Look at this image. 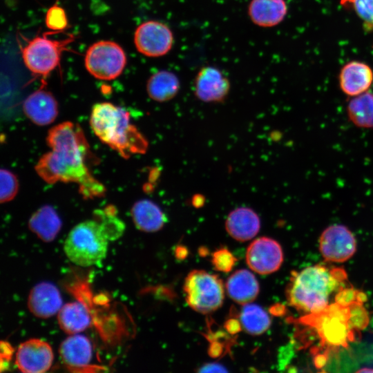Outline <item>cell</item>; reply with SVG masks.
Masks as SVG:
<instances>
[{
    "label": "cell",
    "instance_id": "obj_7",
    "mask_svg": "<svg viewBox=\"0 0 373 373\" xmlns=\"http://www.w3.org/2000/svg\"><path fill=\"white\" fill-rule=\"evenodd\" d=\"M84 63L92 76L108 81L122 74L126 64V56L118 44L112 41H99L88 48Z\"/></svg>",
    "mask_w": 373,
    "mask_h": 373
},
{
    "label": "cell",
    "instance_id": "obj_22",
    "mask_svg": "<svg viewBox=\"0 0 373 373\" xmlns=\"http://www.w3.org/2000/svg\"><path fill=\"white\" fill-rule=\"evenodd\" d=\"M57 321L61 329L70 335L87 329L90 324L91 317L83 303L74 301L62 305L57 313Z\"/></svg>",
    "mask_w": 373,
    "mask_h": 373
},
{
    "label": "cell",
    "instance_id": "obj_24",
    "mask_svg": "<svg viewBox=\"0 0 373 373\" xmlns=\"http://www.w3.org/2000/svg\"><path fill=\"white\" fill-rule=\"evenodd\" d=\"M350 120L360 128H373V93L365 92L354 96L347 105Z\"/></svg>",
    "mask_w": 373,
    "mask_h": 373
},
{
    "label": "cell",
    "instance_id": "obj_19",
    "mask_svg": "<svg viewBox=\"0 0 373 373\" xmlns=\"http://www.w3.org/2000/svg\"><path fill=\"white\" fill-rule=\"evenodd\" d=\"M226 289L227 294L233 301L245 305L257 297L259 293V284L251 271L240 269L229 277Z\"/></svg>",
    "mask_w": 373,
    "mask_h": 373
},
{
    "label": "cell",
    "instance_id": "obj_30",
    "mask_svg": "<svg viewBox=\"0 0 373 373\" xmlns=\"http://www.w3.org/2000/svg\"><path fill=\"white\" fill-rule=\"evenodd\" d=\"M14 352V350L11 345L8 343L6 341H1V367L5 363L3 369L1 371H3V368L6 367V369L8 367L9 361L12 357V353Z\"/></svg>",
    "mask_w": 373,
    "mask_h": 373
},
{
    "label": "cell",
    "instance_id": "obj_2",
    "mask_svg": "<svg viewBox=\"0 0 373 373\" xmlns=\"http://www.w3.org/2000/svg\"><path fill=\"white\" fill-rule=\"evenodd\" d=\"M124 229V223L114 206L96 209L90 219L71 229L64 241V253L80 267L99 264L106 256L109 242L120 237Z\"/></svg>",
    "mask_w": 373,
    "mask_h": 373
},
{
    "label": "cell",
    "instance_id": "obj_3",
    "mask_svg": "<svg viewBox=\"0 0 373 373\" xmlns=\"http://www.w3.org/2000/svg\"><path fill=\"white\" fill-rule=\"evenodd\" d=\"M90 125L95 135L122 157L143 154L149 143L130 121L129 113L109 102L95 104L91 111Z\"/></svg>",
    "mask_w": 373,
    "mask_h": 373
},
{
    "label": "cell",
    "instance_id": "obj_28",
    "mask_svg": "<svg viewBox=\"0 0 373 373\" xmlns=\"http://www.w3.org/2000/svg\"><path fill=\"white\" fill-rule=\"evenodd\" d=\"M45 23L52 31L64 30L68 26V19L65 10L57 3L50 6L46 15Z\"/></svg>",
    "mask_w": 373,
    "mask_h": 373
},
{
    "label": "cell",
    "instance_id": "obj_8",
    "mask_svg": "<svg viewBox=\"0 0 373 373\" xmlns=\"http://www.w3.org/2000/svg\"><path fill=\"white\" fill-rule=\"evenodd\" d=\"M174 43L172 30L167 24L160 21H146L137 27L134 33L137 50L148 57H160L167 55Z\"/></svg>",
    "mask_w": 373,
    "mask_h": 373
},
{
    "label": "cell",
    "instance_id": "obj_21",
    "mask_svg": "<svg viewBox=\"0 0 373 373\" xmlns=\"http://www.w3.org/2000/svg\"><path fill=\"white\" fill-rule=\"evenodd\" d=\"M61 220L55 209L44 205L32 213L28 220V227L37 236L46 242L55 239L61 230Z\"/></svg>",
    "mask_w": 373,
    "mask_h": 373
},
{
    "label": "cell",
    "instance_id": "obj_29",
    "mask_svg": "<svg viewBox=\"0 0 373 373\" xmlns=\"http://www.w3.org/2000/svg\"><path fill=\"white\" fill-rule=\"evenodd\" d=\"M236 259L226 248L216 250L212 256V264L214 268L220 271H231L236 263Z\"/></svg>",
    "mask_w": 373,
    "mask_h": 373
},
{
    "label": "cell",
    "instance_id": "obj_5",
    "mask_svg": "<svg viewBox=\"0 0 373 373\" xmlns=\"http://www.w3.org/2000/svg\"><path fill=\"white\" fill-rule=\"evenodd\" d=\"M186 300L193 310L209 314L220 307L224 298L222 280L203 270H193L184 283Z\"/></svg>",
    "mask_w": 373,
    "mask_h": 373
},
{
    "label": "cell",
    "instance_id": "obj_20",
    "mask_svg": "<svg viewBox=\"0 0 373 373\" xmlns=\"http://www.w3.org/2000/svg\"><path fill=\"white\" fill-rule=\"evenodd\" d=\"M131 216L137 229L148 233L160 230L166 222V216L160 207L148 199L134 203Z\"/></svg>",
    "mask_w": 373,
    "mask_h": 373
},
{
    "label": "cell",
    "instance_id": "obj_25",
    "mask_svg": "<svg viewBox=\"0 0 373 373\" xmlns=\"http://www.w3.org/2000/svg\"><path fill=\"white\" fill-rule=\"evenodd\" d=\"M240 321L243 329L251 335L263 334L271 325L268 314L255 304L245 305L240 312Z\"/></svg>",
    "mask_w": 373,
    "mask_h": 373
},
{
    "label": "cell",
    "instance_id": "obj_15",
    "mask_svg": "<svg viewBox=\"0 0 373 373\" xmlns=\"http://www.w3.org/2000/svg\"><path fill=\"white\" fill-rule=\"evenodd\" d=\"M227 233L240 242L252 239L260 231V219L251 208L240 207L232 210L226 219Z\"/></svg>",
    "mask_w": 373,
    "mask_h": 373
},
{
    "label": "cell",
    "instance_id": "obj_11",
    "mask_svg": "<svg viewBox=\"0 0 373 373\" xmlns=\"http://www.w3.org/2000/svg\"><path fill=\"white\" fill-rule=\"evenodd\" d=\"M50 345L40 338H30L20 343L15 354V365L24 373H43L53 362Z\"/></svg>",
    "mask_w": 373,
    "mask_h": 373
},
{
    "label": "cell",
    "instance_id": "obj_26",
    "mask_svg": "<svg viewBox=\"0 0 373 373\" xmlns=\"http://www.w3.org/2000/svg\"><path fill=\"white\" fill-rule=\"evenodd\" d=\"M341 3L352 8L366 28H373V0H341Z\"/></svg>",
    "mask_w": 373,
    "mask_h": 373
},
{
    "label": "cell",
    "instance_id": "obj_12",
    "mask_svg": "<svg viewBox=\"0 0 373 373\" xmlns=\"http://www.w3.org/2000/svg\"><path fill=\"white\" fill-rule=\"evenodd\" d=\"M247 265L260 274H269L276 271L283 262V252L280 245L268 237L254 240L246 253Z\"/></svg>",
    "mask_w": 373,
    "mask_h": 373
},
{
    "label": "cell",
    "instance_id": "obj_13",
    "mask_svg": "<svg viewBox=\"0 0 373 373\" xmlns=\"http://www.w3.org/2000/svg\"><path fill=\"white\" fill-rule=\"evenodd\" d=\"M27 305L35 317L48 318L57 314L63 304L58 288L51 283L41 282L30 291Z\"/></svg>",
    "mask_w": 373,
    "mask_h": 373
},
{
    "label": "cell",
    "instance_id": "obj_17",
    "mask_svg": "<svg viewBox=\"0 0 373 373\" xmlns=\"http://www.w3.org/2000/svg\"><path fill=\"white\" fill-rule=\"evenodd\" d=\"M373 82V73L367 64L357 61L346 64L339 75L342 91L349 96H356L366 92Z\"/></svg>",
    "mask_w": 373,
    "mask_h": 373
},
{
    "label": "cell",
    "instance_id": "obj_14",
    "mask_svg": "<svg viewBox=\"0 0 373 373\" xmlns=\"http://www.w3.org/2000/svg\"><path fill=\"white\" fill-rule=\"evenodd\" d=\"M23 111L34 124L46 126L53 122L58 115V104L52 93L38 89L29 95L23 102Z\"/></svg>",
    "mask_w": 373,
    "mask_h": 373
},
{
    "label": "cell",
    "instance_id": "obj_6",
    "mask_svg": "<svg viewBox=\"0 0 373 373\" xmlns=\"http://www.w3.org/2000/svg\"><path fill=\"white\" fill-rule=\"evenodd\" d=\"M73 40L48 39L46 34L35 37L21 50L24 64L32 74L46 77L59 65L62 51Z\"/></svg>",
    "mask_w": 373,
    "mask_h": 373
},
{
    "label": "cell",
    "instance_id": "obj_27",
    "mask_svg": "<svg viewBox=\"0 0 373 373\" xmlns=\"http://www.w3.org/2000/svg\"><path fill=\"white\" fill-rule=\"evenodd\" d=\"M1 203L12 200L18 191V180L16 175L8 169H1L0 171Z\"/></svg>",
    "mask_w": 373,
    "mask_h": 373
},
{
    "label": "cell",
    "instance_id": "obj_23",
    "mask_svg": "<svg viewBox=\"0 0 373 373\" xmlns=\"http://www.w3.org/2000/svg\"><path fill=\"white\" fill-rule=\"evenodd\" d=\"M180 79L172 71L158 70L153 73L146 83L149 97L157 102H166L173 99L179 93Z\"/></svg>",
    "mask_w": 373,
    "mask_h": 373
},
{
    "label": "cell",
    "instance_id": "obj_16",
    "mask_svg": "<svg viewBox=\"0 0 373 373\" xmlns=\"http://www.w3.org/2000/svg\"><path fill=\"white\" fill-rule=\"evenodd\" d=\"M287 14L285 0H250L247 15L256 26L272 28L280 23Z\"/></svg>",
    "mask_w": 373,
    "mask_h": 373
},
{
    "label": "cell",
    "instance_id": "obj_9",
    "mask_svg": "<svg viewBox=\"0 0 373 373\" xmlns=\"http://www.w3.org/2000/svg\"><path fill=\"white\" fill-rule=\"evenodd\" d=\"M320 252L329 262H343L351 258L356 251V241L352 232L342 224L327 227L319 239Z\"/></svg>",
    "mask_w": 373,
    "mask_h": 373
},
{
    "label": "cell",
    "instance_id": "obj_1",
    "mask_svg": "<svg viewBox=\"0 0 373 373\" xmlns=\"http://www.w3.org/2000/svg\"><path fill=\"white\" fill-rule=\"evenodd\" d=\"M46 142L51 150L35 166L39 176L48 184L73 182L84 199L104 196L106 188L88 166L91 153L78 124L64 122L50 129Z\"/></svg>",
    "mask_w": 373,
    "mask_h": 373
},
{
    "label": "cell",
    "instance_id": "obj_31",
    "mask_svg": "<svg viewBox=\"0 0 373 373\" xmlns=\"http://www.w3.org/2000/svg\"><path fill=\"white\" fill-rule=\"evenodd\" d=\"M198 371L201 372H227V370L224 367L218 363H207L201 367Z\"/></svg>",
    "mask_w": 373,
    "mask_h": 373
},
{
    "label": "cell",
    "instance_id": "obj_10",
    "mask_svg": "<svg viewBox=\"0 0 373 373\" xmlns=\"http://www.w3.org/2000/svg\"><path fill=\"white\" fill-rule=\"evenodd\" d=\"M193 94L200 102L220 103L227 97L231 83L227 76L214 66H204L194 77Z\"/></svg>",
    "mask_w": 373,
    "mask_h": 373
},
{
    "label": "cell",
    "instance_id": "obj_32",
    "mask_svg": "<svg viewBox=\"0 0 373 373\" xmlns=\"http://www.w3.org/2000/svg\"><path fill=\"white\" fill-rule=\"evenodd\" d=\"M358 372H373V369H364V368H363V369L358 370Z\"/></svg>",
    "mask_w": 373,
    "mask_h": 373
},
{
    "label": "cell",
    "instance_id": "obj_4",
    "mask_svg": "<svg viewBox=\"0 0 373 373\" xmlns=\"http://www.w3.org/2000/svg\"><path fill=\"white\" fill-rule=\"evenodd\" d=\"M345 274L339 269L316 265L294 274L287 289L289 304L298 310L317 313L327 306L329 296Z\"/></svg>",
    "mask_w": 373,
    "mask_h": 373
},
{
    "label": "cell",
    "instance_id": "obj_18",
    "mask_svg": "<svg viewBox=\"0 0 373 373\" xmlns=\"http://www.w3.org/2000/svg\"><path fill=\"white\" fill-rule=\"evenodd\" d=\"M59 356L67 367L82 368L88 366L92 359L93 347L85 336L75 334L64 340L59 349Z\"/></svg>",
    "mask_w": 373,
    "mask_h": 373
}]
</instances>
